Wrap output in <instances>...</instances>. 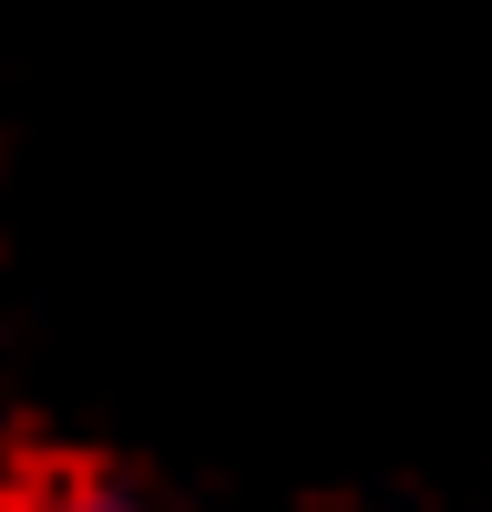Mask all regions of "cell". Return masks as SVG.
Instances as JSON below:
<instances>
[{
	"label": "cell",
	"mask_w": 492,
	"mask_h": 512,
	"mask_svg": "<svg viewBox=\"0 0 492 512\" xmlns=\"http://www.w3.org/2000/svg\"><path fill=\"white\" fill-rule=\"evenodd\" d=\"M41 512H52V502H41Z\"/></svg>",
	"instance_id": "cell-1"
}]
</instances>
